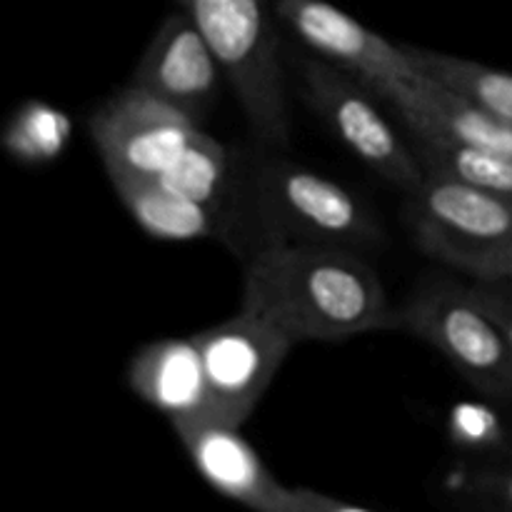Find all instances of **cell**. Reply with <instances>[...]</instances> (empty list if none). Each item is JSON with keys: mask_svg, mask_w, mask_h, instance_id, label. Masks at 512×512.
Segmentation results:
<instances>
[{"mask_svg": "<svg viewBox=\"0 0 512 512\" xmlns=\"http://www.w3.org/2000/svg\"><path fill=\"white\" fill-rule=\"evenodd\" d=\"M303 85L320 120L375 175L405 193L423 183L425 168L418 153L385 118L373 90L323 58L303 65Z\"/></svg>", "mask_w": 512, "mask_h": 512, "instance_id": "6", "label": "cell"}, {"mask_svg": "<svg viewBox=\"0 0 512 512\" xmlns=\"http://www.w3.org/2000/svg\"><path fill=\"white\" fill-rule=\"evenodd\" d=\"M193 338L203 355L215 418L243 428L295 343L278 325L245 308Z\"/></svg>", "mask_w": 512, "mask_h": 512, "instance_id": "7", "label": "cell"}, {"mask_svg": "<svg viewBox=\"0 0 512 512\" xmlns=\"http://www.w3.org/2000/svg\"><path fill=\"white\" fill-rule=\"evenodd\" d=\"M425 173H440L473 188L512 198V158L475 145L448 140H415Z\"/></svg>", "mask_w": 512, "mask_h": 512, "instance_id": "16", "label": "cell"}, {"mask_svg": "<svg viewBox=\"0 0 512 512\" xmlns=\"http://www.w3.org/2000/svg\"><path fill=\"white\" fill-rule=\"evenodd\" d=\"M390 108L400 115L415 140L475 145L512 158V125L498 120L448 85L438 83L420 68L418 75L395 93Z\"/></svg>", "mask_w": 512, "mask_h": 512, "instance_id": "13", "label": "cell"}, {"mask_svg": "<svg viewBox=\"0 0 512 512\" xmlns=\"http://www.w3.org/2000/svg\"><path fill=\"white\" fill-rule=\"evenodd\" d=\"M228 178L230 158L225 145L215 140L213 135L198 130L188 148L160 175L158 183L173 193L183 195V198L218 208L225 188H228Z\"/></svg>", "mask_w": 512, "mask_h": 512, "instance_id": "17", "label": "cell"}, {"mask_svg": "<svg viewBox=\"0 0 512 512\" xmlns=\"http://www.w3.org/2000/svg\"><path fill=\"white\" fill-rule=\"evenodd\" d=\"M125 378L143 403L168 418L170 428L193 420H218L193 335L145 343L130 358Z\"/></svg>", "mask_w": 512, "mask_h": 512, "instance_id": "12", "label": "cell"}, {"mask_svg": "<svg viewBox=\"0 0 512 512\" xmlns=\"http://www.w3.org/2000/svg\"><path fill=\"white\" fill-rule=\"evenodd\" d=\"M468 495L473 512H512V460L478 475Z\"/></svg>", "mask_w": 512, "mask_h": 512, "instance_id": "20", "label": "cell"}, {"mask_svg": "<svg viewBox=\"0 0 512 512\" xmlns=\"http://www.w3.org/2000/svg\"><path fill=\"white\" fill-rule=\"evenodd\" d=\"M73 138L68 113L43 100H28L15 110L3 130V145L20 163H50L60 158Z\"/></svg>", "mask_w": 512, "mask_h": 512, "instance_id": "18", "label": "cell"}, {"mask_svg": "<svg viewBox=\"0 0 512 512\" xmlns=\"http://www.w3.org/2000/svg\"><path fill=\"white\" fill-rule=\"evenodd\" d=\"M408 195L418 248L473 283L512 280V198L425 173Z\"/></svg>", "mask_w": 512, "mask_h": 512, "instance_id": "2", "label": "cell"}, {"mask_svg": "<svg viewBox=\"0 0 512 512\" xmlns=\"http://www.w3.org/2000/svg\"><path fill=\"white\" fill-rule=\"evenodd\" d=\"M400 330L438 350L455 373L488 398H512V348L470 283L420 280L398 308Z\"/></svg>", "mask_w": 512, "mask_h": 512, "instance_id": "4", "label": "cell"}, {"mask_svg": "<svg viewBox=\"0 0 512 512\" xmlns=\"http://www.w3.org/2000/svg\"><path fill=\"white\" fill-rule=\"evenodd\" d=\"M475 298L480 300L490 318L498 323L503 335L508 338L512 348V280H500V283H470Z\"/></svg>", "mask_w": 512, "mask_h": 512, "instance_id": "21", "label": "cell"}, {"mask_svg": "<svg viewBox=\"0 0 512 512\" xmlns=\"http://www.w3.org/2000/svg\"><path fill=\"white\" fill-rule=\"evenodd\" d=\"M113 188L125 210L150 238L185 243L208 238L218 228V208L183 198L158 180H120Z\"/></svg>", "mask_w": 512, "mask_h": 512, "instance_id": "14", "label": "cell"}, {"mask_svg": "<svg viewBox=\"0 0 512 512\" xmlns=\"http://www.w3.org/2000/svg\"><path fill=\"white\" fill-rule=\"evenodd\" d=\"M255 205L268 233L265 240L353 250L383 240V228L363 200L293 160H270L258 170Z\"/></svg>", "mask_w": 512, "mask_h": 512, "instance_id": "5", "label": "cell"}, {"mask_svg": "<svg viewBox=\"0 0 512 512\" xmlns=\"http://www.w3.org/2000/svg\"><path fill=\"white\" fill-rule=\"evenodd\" d=\"M220 75L223 68L203 33L188 15L175 13L150 40L133 85L200 123L213 105Z\"/></svg>", "mask_w": 512, "mask_h": 512, "instance_id": "11", "label": "cell"}, {"mask_svg": "<svg viewBox=\"0 0 512 512\" xmlns=\"http://www.w3.org/2000/svg\"><path fill=\"white\" fill-rule=\"evenodd\" d=\"M275 13L310 50L390 103L418 75L410 45H395L328 0H278Z\"/></svg>", "mask_w": 512, "mask_h": 512, "instance_id": "9", "label": "cell"}, {"mask_svg": "<svg viewBox=\"0 0 512 512\" xmlns=\"http://www.w3.org/2000/svg\"><path fill=\"white\" fill-rule=\"evenodd\" d=\"M173 433L193 468L215 493L253 512L288 510L293 488L275 478L238 425L208 418L173 425Z\"/></svg>", "mask_w": 512, "mask_h": 512, "instance_id": "10", "label": "cell"}, {"mask_svg": "<svg viewBox=\"0 0 512 512\" xmlns=\"http://www.w3.org/2000/svg\"><path fill=\"white\" fill-rule=\"evenodd\" d=\"M415 65L438 83L448 85L455 93L465 95L495 115L503 123L512 125V73L510 70L493 68L478 60L460 58V55L435 53V50L410 48Z\"/></svg>", "mask_w": 512, "mask_h": 512, "instance_id": "15", "label": "cell"}, {"mask_svg": "<svg viewBox=\"0 0 512 512\" xmlns=\"http://www.w3.org/2000/svg\"><path fill=\"white\" fill-rule=\"evenodd\" d=\"M90 138L110 180H158L198 135L200 123L130 83L90 118Z\"/></svg>", "mask_w": 512, "mask_h": 512, "instance_id": "8", "label": "cell"}, {"mask_svg": "<svg viewBox=\"0 0 512 512\" xmlns=\"http://www.w3.org/2000/svg\"><path fill=\"white\" fill-rule=\"evenodd\" d=\"M285 512H373L363 505H353L348 500L333 498L313 488H293L288 510Z\"/></svg>", "mask_w": 512, "mask_h": 512, "instance_id": "22", "label": "cell"}, {"mask_svg": "<svg viewBox=\"0 0 512 512\" xmlns=\"http://www.w3.org/2000/svg\"><path fill=\"white\" fill-rule=\"evenodd\" d=\"M240 308L278 325L295 345L400 330L383 280L358 250L265 240L245 265Z\"/></svg>", "mask_w": 512, "mask_h": 512, "instance_id": "1", "label": "cell"}, {"mask_svg": "<svg viewBox=\"0 0 512 512\" xmlns=\"http://www.w3.org/2000/svg\"><path fill=\"white\" fill-rule=\"evenodd\" d=\"M208 40L260 140L285 145L290 135L278 35L265 0H178Z\"/></svg>", "mask_w": 512, "mask_h": 512, "instance_id": "3", "label": "cell"}, {"mask_svg": "<svg viewBox=\"0 0 512 512\" xmlns=\"http://www.w3.org/2000/svg\"><path fill=\"white\" fill-rule=\"evenodd\" d=\"M448 433L458 448L483 453L505 443V425L493 408L483 403H458L450 410Z\"/></svg>", "mask_w": 512, "mask_h": 512, "instance_id": "19", "label": "cell"}]
</instances>
